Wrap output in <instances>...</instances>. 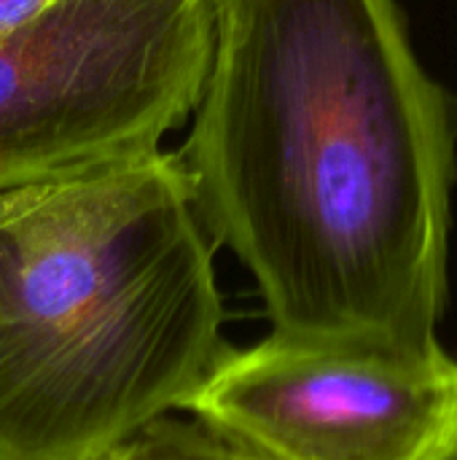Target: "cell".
<instances>
[{
	"label": "cell",
	"instance_id": "277c9868",
	"mask_svg": "<svg viewBox=\"0 0 457 460\" xmlns=\"http://www.w3.org/2000/svg\"><path fill=\"white\" fill-rule=\"evenodd\" d=\"M180 412L272 460H457V361L269 334L226 345Z\"/></svg>",
	"mask_w": 457,
	"mask_h": 460
},
{
	"label": "cell",
	"instance_id": "8992f818",
	"mask_svg": "<svg viewBox=\"0 0 457 460\" xmlns=\"http://www.w3.org/2000/svg\"><path fill=\"white\" fill-rule=\"evenodd\" d=\"M97 460H132V456H129V445H127V447H119V450H113V453H108V456H102V458Z\"/></svg>",
	"mask_w": 457,
	"mask_h": 460
},
{
	"label": "cell",
	"instance_id": "6da1fadb",
	"mask_svg": "<svg viewBox=\"0 0 457 460\" xmlns=\"http://www.w3.org/2000/svg\"><path fill=\"white\" fill-rule=\"evenodd\" d=\"M213 51L175 151L272 334L436 348L457 97L396 0H210Z\"/></svg>",
	"mask_w": 457,
	"mask_h": 460
},
{
	"label": "cell",
	"instance_id": "5b68a950",
	"mask_svg": "<svg viewBox=\"0 0 457 460\" xmlns=\"http://www.w3.org/2000/svg\"><path fill=\"white\" fill-rule=\"evenodd\" d=\"M132 460H272L197 418H162L132 445Z\"/></svg>",
	"mask_w": 457,
	"mask_h": 460
},
{
	"label": "cell",
	"instance_id": "3957f363",
	"mask_svg": "<svg viewBox=\"0 0 457 460\" xmlns=\"http://www.w3.org/2000/svg\"><path fill=\"white\" fill-rule=\"evenodd\" d=\"M210 51V0H62L0 35V194L159 151Z\"/></svg>",
	"mask_w": 457,
	"mask_h": 460
},
{
	"label": "cell",
	"instance_id": "7a4b0ae2",
	"mask_svg": "<svg viewBox=\"0 0 457 460\" xmlns=\"http://www.w3.org/2000/svg\"><path fill=\"white\" fill-rule=\"evenodd\" d=\"M191 183L151 151L0 194V460H97L226 350Z\"/></svg>",
	"mask_w": 457,
	"mask_h": 460
}]
</instances>
